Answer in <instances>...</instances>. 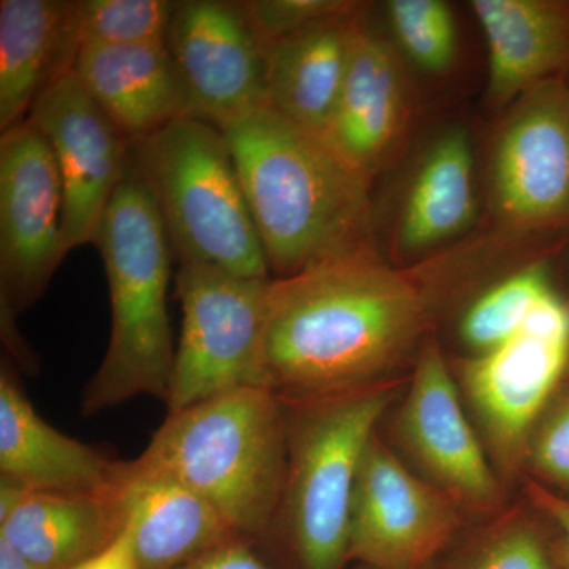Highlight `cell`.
<instances>
[{
    "mask_svg": "<svg viewBox=\"0 0 569 569\" xmlns=\"http://www.w3.org/2000/svg\"><path fill=\"white\" fill-rule=\"evenodd\" d=\"M427 321L425 291L377 252L271 279L261 387L302 403L383 383L421 342Z\"/></svg>",
    "mask_w": 569,
    "mask_h": 569,
    "instance_id": "6da1fadb",
    "label": "cell"
},
{
    "mask_svg": "<svg viewBox=\"0 0 569 569\" xmlns=\"http://www.w3.org/2000/svg\"><path fill=\"white\" fill-rule=\"evenodd\" d=\"M222 130L272 279L376 252L372 179L323 134L268 104Z\"/></svg>",
    "mask_w": 569,
    "mask_h": 569,
    "instance_id": "7a4b0ae2",
    "label": "cell"
},
{
    "mask_svg": "<svg viewBox=\"0 0 569 569\" xmlns=\"http://www.w3.org/2000/svg\"><path fill=\"white\" fill-rule=\"evenodd\" d=\"M288 456L287 407L249 387L170 411L133 473L173 479L203 497L242 538L271 530Z\"/></svg>",
    "mask_w": 569,
    "mask_h": 569,
    "instance_id": "3957f363",
    "label": "cell"
},
{
    "mask_svg": "<svg viewBox=\"0 0 569 569\" xmlns=\"http://www.w3.org/2000/svg\"><path fill=\"white\" fill-rule=\"evenodd\" d=\"M111 301V335L81 397L93 417L138 396L167 402L176 348L168 316L171 250L148 187L132 159L97 233Z\"/></svg>",
    "mask_w": 569,
    "mask_h": 569,
    "instance_id": "277c9868",
    "label": "cell"
},
{
    "mask_svg": "<svg viewBox=\"0 0 569 569\" xmlns=\"http://www.w3.org/2000/svg\"><path fill=\"white\" fill-rule=\"evenodd\" d=\"M179 266L272 279L223 130L183 116L130 142Z\"/></svg>",
    "mask_w": 569,
    "mask_h": 569,
    "instance_id": "5b68a950",
    "label": "cell"
},
{
    "mask_svg": "<svg viewBox=\"0 0 569 569\" xmlns=\"http://www.w3.org/2000/svg\"><path fill=\"white\" fill-rule=\"evenodd\" d=\"M392 399L387 383L284 403L288 456L280 522L299 569H342L359 467ZM272 529V527H271Z\"/></svg>",
    "mask_w": 569,
    "mask_h": 569,
    "instance_id": "8992f818",
    "label": "cell"
},
{
    "mask_svg": "<svg viewBox=\"0 0 569 569\" xmlns=\"http://www.w3.org/2000/svg\"><path fill=\"white\" fill-rule=\"evenodd\" d=\"M269 282L203 266H179L176 295L182 326L164 402L168 413L238 389L261 387Z\"/></svg>",
    "mask_w": 569,
    "mask_h": 569,
    "instance_id": "52a82bcc",
    "label": "cell"
},
{
    "mask_svg": "<svg viewBox=\"0 0 569 569\" xmlns=\"http://www.w3.org/2000/svg\"><path fill=\"white\" fill-rule=\"evenodd\" d=\"M66 197L48 141L28 118L0 134V302L24 312L69 250Z\"/></svg>",
    "mask_w": 569,
    "mask_h": 569,
    "instance_id": "ba28073f",
    "label": "cell"
},
{
    "mask_svg": "<svg viewBox=\"0 0 569 569\" xmlns=\"http://www.w3.org/2000/svg\"><path fill=\"white\" fill-rule=\"evenodd\" d=\"M493 216L511 233L569 220V86L541 82L509 107L490 157Z\"/></svg>",
    "mask_w": 569,
    "mask_h": 569,
    "instance_id": "9c48e42d",
    "label": "cell"
},
{
    "mask_svg": "<svg viewBox=\"0 0 569 569\" xmlns=\"http://www.w3.org/2000/svg\"><path fill=\"white\" fill-rule=\"evenodd\" d=\"M458 505L373 436L359 467L348 560L373 569H427L460 529Z\"/></svg>",
    "mask_w": 569,
    "mask_h": 569,
    "instance_id": "30bf717a",
    "label": "cell"
},
{
    "mask_svg": "<svg viewBox=\"0 0 569 569\" xmlns=\"http://www.w3.org/2000/svg\"><path fill=\"white\" fill-rule=\"evenodd\" d=\"M164 44L197 118L222 129L268 104V47L246 2H174Z\"/></svg>",
    "mask_w": 569,
    "mask_h": 569,
    "instance_id": "8fae6325",
    "label": "cell"
},
{
    "mask_svg": "<svg viewBox=\"0 0 569 569\" xmlns=\"http://www.w3.org/2000/svg\"><path fill=\"white\" fill-rule=\"evenodd\" d=\"M462 400L440 347L430 340L419 351L397 433L425 479L459 508L497 511L503 503L500 475Z\"/></svg>",
    "mask_w": 569,
    "mask_h": 569,
    "instance_id": "7c38bea8",
    "label": "cell"
},
{
    "mask_svg": "<svg viewBox=\"0 0 569 569\" xmlns=\"http://www.w3.org/2000/svg\"><path fill=\"white\" fill-rule=\"evenodd\" d=\"M568 366V342L527 332L460 362V395L500 477H515L526 466L531 432Z\"/></svg>",
    "mask_w": 569,
    "mask_h": 569,
    "instance_id": "4fadbf2b",
    "label": "cell"
},
{
    "mask_svg": "<svg viewBox=\"0 0 569 569\" xmlns=\"http://www.w3.org/2000/svg\"><path fill=\"white\" fill-rule=\"evenodd\" d=\"M28 119L50 144L61 173L67 250L93 244L103 213L126 176L130 141L93 102L73 71L41 91Z\"/></svg>",
    "mask_w": 569,
    "mask_h": 569,
    "instance_id": "5bb4252c",
    "label": "cell"
},
{
    "mask_svg": "<svg viewBox=\"0 0 569 569\" xmlns=\"http://www.w3.org/2000/svg\"><path fill=\"white\" fill-rule=\"evenodd\" d=\"M119 462L40 418L6 365L0 372V478L36 492L110 493Z\"/></svg>",
    "mask_w": 569,
    "mask_h": 569,
    "instance_id": "9a60e30c",
    "label": "cell"
},
{
    "mask_svg": "<svg viewBox=\"0 0 569 569\" xmlns=\"http://www.w3.org/2000/svg\"><path fill=\"white\" fill-rule=\"evenodd\" d=\"M114 492L138 569H176L242 538L203 497L173 479L133 473L119 462Z\"/></svg>",
    "mask_w": 569,
    "mask_h": 569,
    "instance_id": "2e32d148",
    "label": "cell"
},
{
    "mask_svg": "<svg viewBox=\"0 0 569 569\" xmlns=\"http://www.w3.org/2000/svg\"><path fill=\"white\" fill-rule=\"evenodd\" d=\"M406 116L407 82L399 56L361 21L346 82L323 137L372 179L395 148Z\"/></svg>",
    "mask_w": 569,
    "mask_h": 569,
    "instance_id": "e0dca14e",
    "label": "cell"
},
{
    "mask_svg": "<svg viewBox=\"0 0 569 569\" xmlns=\"http://www.w3.org/2000/svg\"><path fill=\"white\" fill-rule=\"evenodd\" d=\"M71 71L130 142L193 116L164 43L89 48Z\"/></svg>",
    "mask_w": 569,
    "mask_h": 569,
    "instance_id": "ac0fdd59",
    "label": "cell"
},
{
    "mask_svg": "<svg viewBox=\"0 0 569 569\" xmlns=\"http://www.w3.org/2000/svg\"><path fill=\"white\" fill-rule=\"evenodd\" d=\"M470 9L488 44V96L511 107L569 66V7L548 0H473Z\"/></svg>",
    "mask_w": 569,
    "mask_h": 569,
    "instance_id": "d6986e66",
    "label": "cell"
},
{
    "mask_svg": "<svg viewBox=\"0 0 569 569\" xmlns=\"http://www.w3.org/2000/svg\"><path fill=\"white\" fill-rule=\"evenodd\" d=\"M362 6L268 47L266 102L288 121L325 134L346 82Z\"/></svg>",
    "mask_w": 569,
    "mask_h": 569,
    "instance_id": "ffe728a7",
    "label": "cell"
},
{
    "mask_svg": "<svg viewBox=\"0 0 569 569\" xmlns=\"http://www.w3.org/2000/svg\"><path fill=\"white\" fill-rule=\"evenodd\" d=\"M114 489L102 496L26 490L0 518V539L37 569H70L99 556L122 533Z\"/></svg>",
    "mask_w": 569,
    "mask_h": 569,
    "instance_id": "44dd1931",
    "label": "cell"
},
{
    "mask_svg": "<svg viewBox=\"0 0 569 569\" xmlns=\"http://www.w3.org/2000/svg\"><path fill=\"white\" fill-rule=\"evenodd\" d=\"M475 219L473 149L460 127L427 149L408 187L396 228L403 257L429 252L463 233Z\"/></svg>",
    "mask_w": 569,
    "mask_h": 569,
    "instance_id": "7402d4cb",
    "label": "cell"
},
{
    "mask_svg": "<svg viewBox=\"0 0 569 569\" xmlns=\"http://www.w3.org/2000/svg\"><path fill=\"white\" fill-rule=\"evenodd\" d=\"M69 0L0 2V132L28 118L56 78Z\"/></svg>",
    "mask_w": 569,
    "mask_h": 569,
    "instance_id": "603a6c76",
    "label": "cell"
},
{
    "mask_svg": "<svg viewBox=\"0 0 569 569\" xmlns=\"http://www.w3.org/2000/svg\"><path fill=\"white\" fill-rule=\"evenodd\" d=\"M174 2L170 0H74L69 2L56 78L71 73L81 51L123 44L164 43Z\"/></svg>",
    "mask_w": 569,
    "mask_h": 569,
    "instance_id": "cb8c5ba5",
    "label": "cell"
},
{
    "mask_svg": "<svg viewBox=\"0 0 569 569\" xmlns=\"http://www.w3.org/2000/svg\"><path fill=\"white\" fill-rule=\"evenodd\" d=\"M552 287L545 264L520 269L468 307L460 321V337L477 355L503 346L522 331L531 309Z\"/></svg>",
    "mask_w": 569,
    "mask_h": 569,
    "instance_id": "d4e9b609",
    "label": "cell"
},
{
    "mask_svg": "<svg viewBox=\"0 0 569 569\" xmlns=\"http://www.w3.org/2000/svg\"><path fill=\"white\" fill-rule=\"evenodd\" d=\"M387 10L397 44L415 66L433 74L451 69L458 52V31L447 2L391 0Z\"/></svg>",
    "mask_w": 569,
    "mask_h": 569,
    "instance_id": "484cf974",
    "label": "cell"
},
{
    "mask_svg": "<svg viewBox=\"0 0 569 569\" xmlns=\"http://www.w3.org/2000/svg\"><path fill=\"white\" fill-rule=\"evenodd\" d=\"M449 569H561L556 550L523 518L500 520L485 531Z\"/></svg>",
    "mask_w": 569,
    "mask_h": 569,
    "instance_id": "4316f807",
    "label": "cell"
},
{
    "mask_svg": "<svg viewBox=\"0 0 569 569\" xmlns=\"http://www.w3.org/2000/svg\"><path fill=\"white\" fill-rule=\"evenodd\" d=\"M526 463L542 481L569 490V383L557 389L539 417Z\"/></svg>",
    "mask_w": 569,
    "mask_h": 569,
    "instance_id": "83f0119b",
    "label": "cell"
},
{
    "mask_svg": "<svg viewBox=\"0 0 569 569\" xmlns=\"http://www.w3.org/2000/svg\"><path fill=\"white\" fill-rule=\"evenodd\" d=\"M361 7L348 0H247L258 36L266 47L329 18L351 13Z\"/></svg>",
    "mask_w": 569,
    "mask_h": 569,
    "instance_id": "f1b7e54d",
    "label": "cell"
},
{
    "mask_svg": "<svg viewBox=\"0 0 569 569\" xmlns=\"http://www.w3.org/2000/svg\"><path fill=\"white\" fill-rule=\"evenodd\" d=\"M176 569H272L250 548L249 539L233 538Z\"/></svg>",
    "mask_w": 569,
    "mask_h": 569,
    "instance_id": "f546056e",
    "label": "cell"
},
{
    "mask_svg": "<svg viewBox=\"0 0 569 569\" xmlns=\"http://www.w3.org/2000/svg\"><path fill=\"white\" fill-rule=\"evenodd\" d=\"M531 503L545 512L546 518L559 530V545L556 548L557 560L561 569H569V500L560 493L542 488L538 482L527 485Z\"/></svg>",
    "mask_w": 569,
    "mask_h": 569,
    "instance_id": "4dcf8cb0",
    "label": "cell"
},
{
    "mask_svg": "<svg viewBox=\"0 0 569 569\" xmlns=\"http://www.w3.org/2000/svg\"><path fill=\"white\" fill-rule=\"evenodd\" d=\"M70 569H138L129 535L122 530L110 548Z\"/></svg>",
    "mask_w": 569,
    "mask_h": 569,
    "instance_id": "1f68e13d",
    "label": "cell"
},
{
    "mask_svg": "<svg viewBox=\"0 0 569 569\" xmlns=\"http://www.w3.org/2000/svg\"><path fill=\"white\" fill-rule=\"evenodd\" d=\"M0 569H37L31 561L11 548L9 542L0 539Z\"/></svg>",
    "mask_w": 569,
    "mask_h": 569,
    "instance_id": "d6a6232c",
    "label": "cell"
},
{
    "mask_svg": "<svg viewBox=\"0 0 569 569\" xmlns=\"http://www.w3.org/2000/svg\"><path fill=\"white\" fill-rule=\"evenodd\" d=\"M353 569H373V568L365 567V565H356V567Z\"/></svg>",
    "mask_w": 569,
    "mask_h": 569,
    "instance_id": "836d02e7",
    "label": "cell"
},
{
    "mask_svg": "<svg viewBox=\"0 0 569 569\" xmlns=\"http://www.w3.org/2000/svg\"><path fill=\"white\" fill-rule=\"evenodd\" d=\"M427 569H438V568H437V563H436V565H432V567H429V568H427Z\"/></svg>",
    "mask_w": 569,
    "mask_h": 569,
    "instance_id": "e575fe53",
    "label": "cell"
}]
</instances>
